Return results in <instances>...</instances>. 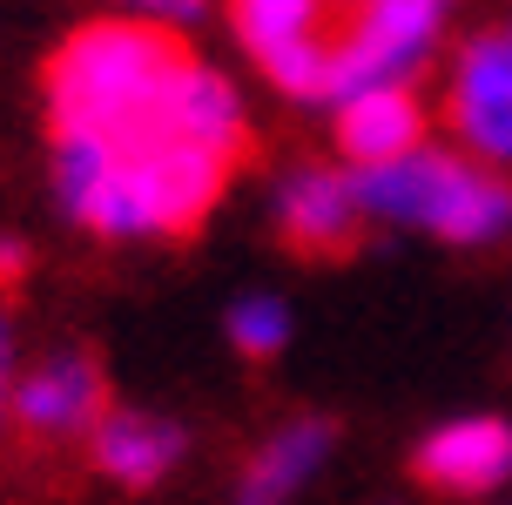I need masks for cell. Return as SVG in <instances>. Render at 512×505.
<instances>
[{"label": "cell", "mask_w": 512, "mask_h": 505, "mask_svg": "<svg viewBox=\"0 0 512 505\" xmlns=\"http://www.w3.org/2000/svg\"><path fill=\"white\" fill-rule=\"evenodd\" d=\"M230 344L250 357V364H270V357L290 344V310H283L277 297H243L230 310Z\"/></svg>", "instance_id": "15"}, {"label": "cell", "mask_w": 512, "mask_h": 505, "mask_svg": "<svg viewBox=\"0 0 512 505\" xmlns=\"http://www.w3.org/2000/svg\"><path fill=\"white\" fill-rule=\"evenodd\" d=\"M445 243H492L512 229V182L492 176V169H472V162H452V176L438 189L432 223Z\"/></svg>", "instance_id": "11"}, {"label": "cell", "mask_w": 512, "mask_h": 505, "mask_svg": "<svg viewBox=\"0 0 512 505\" xmlns=\"http://www.w3.org/2000/svg\"><path fill=\"white\" fill-rule=\"evenodd\" d=\"M122 176H128V189H135V202H142V223L182 243V236H196L203 216L216 209L223 182H230V162L209 155V149H189V142H155V149L128 155Z\"/></svg>", "instance_id": "5"}, {"label": "cell", "mask_w": 512, "mask_h": 505, "mask_svg": "<svg viewBox=\"0 0 512 505\" xmlns=\"http://www.w3.org/2000/svg\"><path fill=\"white\" fill-rule=\"evenodd\" d=\"M7 391H14V330H7V303H0V431H7Z\"/></svg>", "instance_id": "18"}, {"label": "cell", "mask_w": 512, "mask_h": 505, "mask_svg": "<svg viewBox=\"0 0 512 505\" xmlns=\"http://www.w3.org/2000/svg\"><path fill=\"white\" fill-rule=\"evenodd\" d=\"M115 176V149H108L102 135H75V128H61L54 135V182H61V202L68 209H88V196Z\"/></svg>", "instance_id": "14"}, {"label": "cell", "mask_w": 512, "mask_h": 505, "mask_svg": "<svg viewBox=\"0 0 512 505\" xmlns=\"http://www.w3.org/2000/svg\"><path fill=\"white\" fill-rule=\"evenodd\" d=\"M230 7H236V34L250 41L263 75L283 95L324 101L331 95V61L364 0H230Z\"/></svg>", "instance_id": "3"}, {"label": "cell", "mask_w": 512, "mask_h": 505, "mask_svg": "<svg viewBox=\"0 0 512 505\" xmlns=\"http://www.w3.org/2000/svg\"><path fill=\"white\" fill-rule=\"evenodd\" d=\"M21 277H27V243H14V236H0V303L21 290Z\"/></svg>", "instance_id": "17"}, {"label": "cell", "mask_w": 512, "mask_h": 505, "mask_svg": "<svg viewBox=\"0 0 512 505\" xmlns=\"http://www.w3.org/2000/svg\"><path fill=\"white\" fill-rule=\"evenodd\" d=\"M411 479L432 485V492H452V499H472V492H492V485L512 479V425L506 418H459V425H438L418 452H411Z\"/></svg>", "instance_id": "7"}, {"label": "cell", "mask_w": 512, "mask_h": 505, "mask_svg": "<svg viewBox=\"0 0 512 505\" xmlns=\"http://www.w3.org/2000/svg\"><path fill=\"white\" fill-rule=\"evenodd\" d=\"M438 14H445V0H364L331 61V95L324 101H351L364 88H384L405 68H418V54L438 34Z\"/></svg>", "instance_id": "4"}, {"label": "cell", "mask_w": 512, "mask_h": 505, "mask_svg": "<svg viewBox=\"0 0 512 505\" xmlns=\"http://www.w3.org/2000/svg\"><path fill=\"white\" fill-rule=\"evenodd\" d=\"M418 135H425V101L405 81H384V88L337 101V149L358 169H384V162L418 155Z\"/></svg>", "instance_id": "8"}, {"label": "cell", "mask_w": 512, "mask_h": 505, "mask_svg": "<svg viewBox=\"0 0 512 505\" xmlns=\"http://www.w3.org/2000/svg\"><path fill=\"white\" fill-rule=\"evenodd\" d=\"M452 162H459V155L418 149V155H405V162L364 169L351 189H358V202L371 209V216H384V223H432L438 189H445V176H452Z\"/></svg>", "instance_id": "12"}, {"label": "cell", "mask_w": 512, "mask_h": 505, "mask_svg": "<svg viewBox=\"0 0 512 505\" xmlns=\"http://www.w3.org/2000/svg\"><path fill=\"white\" fill-rule=\"evenodd\" d=\"M196 68V54L182 48V34L142 21H95L75 27L61 48L48 54V108L54 135H102L115 162L176 142L169 135V108H176L182 75Z\"/></svg>", "instance_id": "1"}, {"label": "cell", "mask_w": 512, "mask_h": 505, "mask_svg": "<svg viewBox=\"0 0 512 505\" xmlns=\"http://www.w3.org/2000/svg\"><path fill=\"white\" fill-rule=\"evenodd\" d=\"M331 418H297L290 431H277L263 452H256L250 479H243V492H236V505H283L297 485L324 465V452H331Z\"/></svg>", "instance_id": "13"}, {"label": "cell", "mask_w": 512, "mask_h": 505, "mask_svg": "<svg viewBox=\"0 0 512 505\" xmlns=\"http://www.w3.org/2000/svg\"><path fill=\"white\" fill-rule=\"evenodd\" d=\"M169 135L189 142V149H209L223 155V162H250L256 142H250V122H243V101L223 75H209V68H189L176 88V108H169Z\"/></svg>", "instance_id": "10"}, {"label": "cell", "mask_w": 512, "mask_h": 505, "mask_svg": "<svg viewBox=\"0 0 512 505\" xmlns=\"http://www.w3.org/2000/svg\"><path fill=\"white\" fill-rule=\"evenodd\" d=\"M81 223L95 229V236H142V202H135V189H128V176H122V162H115V176L88 196V209H81Z\"/></svg>", "instance_id": "16"}, {"label": "cell", "mask_w": 512, "mask_h": 505, "mask_svg": "<svg viewBox=\"0 0 512 505\" xmlns=\"http://www.w3.org/2000/svg\"><path fill=\"white\" fill-rule=\"evenodd\" d=\"M506 41H512V27H506Z\"/></svg>", "instance_id": "20"}, {"label": "cell", "mask_w": 512, "mask_h": 505, "mask_svg": "<svg viewBox=\"0 0 512 505\" xmlns=\"http://www.w3.org/2000/svg\"><path fill=\"white\" fill-rule=\"evenodd\" d=\"M277 236L290 256L304 263H344L364 243V202L351 189V176L337 169H304L277 196Z\"/></svg>", "instance_id": "6"}, {"label": "cell", "mask_w": 512, "mask_h": 505, "mask_svg": "<svg viewBox=\"0 0 512 505\" xmlns=\"http://www.w3.org/2000/svg\"><path fill=\"white\" fill-rule=\"evenodd\" d=\"M149 7H162L169 21H189V14H203V0H149Z\"/></svg>", "instance_id": "19"}, {"label": "cell", "mask_w": 512, "mask_h": 505, "mask_svg": "<svg viewBox=\"0 0 512 505\" xmlns=\"http://www.w3.org/2000/svg\"><path fill=\"white\" fill-rule=\"evenodd\" d=\"M102 418H108V364L95 351H48L7 391V425H14L21 472H41L75 438H95Z\"/></svg>", "instance_id": "2"}, {"label": "cell", "mask_w": 512, "mask_h": 505, "mask_svg": "<svg viewBox=\"0 0 512 505\" xmlns=\"http://www.w3.org/2000/svg\"><path fill=\"white\" fill-rule=\"evenodd\" d=\"M182 425L169 418H155V411H108L95 438H88V452H95V472H108L115 485L128 492H149L155 479H169V465L182 458Z\"/></svg>", "instance_id": "9"}]
</instances>
